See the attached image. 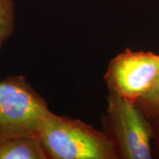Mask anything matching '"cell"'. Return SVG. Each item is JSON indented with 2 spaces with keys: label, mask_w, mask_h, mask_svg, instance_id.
Here are the masks:
<instances>
[{
  "label": "cell",
  "mask_w": 159,
  "mask_h": 159,
  "mask_svg": "<svg viewBox=\"0 0 159 159\" xmlns=\"http://www.w3.org/2000/svg\"><path fill=\"white\" fill-rule=\"evenodd\" d=\"M37 136L48 159H117L112 142L102 130L52 111Z\"/></svg>",
  "instance_id": "obj_1"
},
{
  "label": "cell",
  "mask_w": 159,
  "mask_h": 159,
  "mask_svg": "<svg viewBox=\"0 0 159 159\" xmlns=\"http://www.w3.org/2000/svg\"><path fill=\"white\" fill-rule=\"evenodd\" d=\"M49 112L45 99L25 76L12 75L0 80V142L37 136Z\"/></svg>",
  "instance_id": "obj_3"
},
{
  "label": "cell",
  "mask_w": 159,
  "mask_h": 159,
  "mask_svg": "<svg viewBox=\"0 0 159 159\" xmlns=\"http://www.w3.org/2000/svg\"><path fill=\"white\" fill-rule=\"evenodd\" d=\"M159 77V54L130 48L113 57L104 75L109 93L136 102L154 88Z\"/></svg>",
  "instance_id": "obj_4"
},
{
  "label": "cell",
  "mask_w": 159,
  "mask_h": 159,
  "mask_svg": "<svg viewBox=\"0 0 159 159\" xmlns=\"http://www.w3.org/2000/svg\"><path fill=\"white\" fill-rule=\"evenodd\" d=\"M101 116L102 131L109 137L117 159H152V124L132 101L111 94Z\"/></svg>",
  "instance_id": "obj_2"
},
{
  "label": "cell",
  "mask_w": 159,
  "mask_h": 159,
  "mask_svg": "<svg viewBox=\"0 0 159 159\" xmlns=\"http://www.w3.org/2000/svg\"><path fill=\"white\" fill-rule=\"evenodd\" d=\"M151 119L152 124V155L153 158L159 159V116Z\"/></svg>",
  "instance_id": "obj_8"
},
{
  "label": "cell",
  "mask_w": 159,
  "mask_h": 159,
  "mask_svg": "<svg viewBox=\"0 0 159 159\" xmlns=\"http://www.w3.org/2000/svg\"><path fill=\"white\" fill-rule=\"evenodd\" d=\"M0 159H48L37 136L13 137L0 142Z\"/></svg>",
  "instance_id": "obj_5"
},
{
  "label": "cell",
  "mask_w": 159,
  "mask_h": 159,
  "mask_svg": "<svg viewBox=\"0 0 159 159\" xmlns=\"http://www.w3.org/2000/svg\"><path fill=\"white\" fill-rule=\"evenodd\" d=\"M15 23L14 0H0V52L4 43L13 35Z\"/></svg>",
  "instance_id": "obj_6"
},
{
  "label": "cell",
  "mask_w": 159,
  "mask_h": 159,
  "mask_svg": "<svg viewBox=\"0 0 159 159\" xmlns=\"http://www.w3.org/2000/svg\"><path fill=\"white\" fill-rule=\"evenodd\" d=\"M135 103L150 118L159 116V77L154 88Z\"/></svg>",
  "instance_id": "obj_7"
}]
</instances>
